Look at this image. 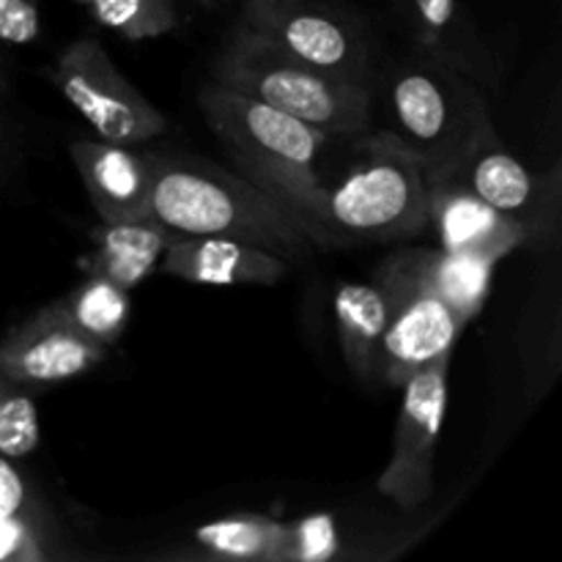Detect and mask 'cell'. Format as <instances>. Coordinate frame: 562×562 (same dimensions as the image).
Here are the masks:
<instances>
[{"label":"cell","instance_id":"6da1fadb","mask_svg":"<svg viewBox=\"0 0 562 562\" xmlns=\"http://www.w3.org/2000/svg\"><path fill=\"white\" fill-rule=\"evenodd\" d=\"M151 217L190 236H225L267 247L285 261L311 252L300 220L274 195L201 157L151 151Z\"/></svg>","mask_w":562,"mask_h":562},{"label":"cell","instance_id":"7a4b0ae2","mask_svg":"<svg viewBox=\"0 0 562 562\" xmlns=\"http://www.w3.org/2000/svg\"><path fill=\"white\" fill-rule=\"evenodd\" d=\"M201 110L241 173L278 198L300 220L313 245H322L318 214L324 184L316 159L327 135L214 80L201 91Z\"/></svg>","mask_w":562,"mask_h":562},{"label":"cell","instance_id":"3957f363","mask_svg":"<svg viewBox=\"0 0 562 562\" xmlns=\"http://www.w3.org/2000/svg\"><path fill=\"white\" fill-rule=\"evenodd\" d=\"M387 130L423 162L428 187L448 179L483 140L497 135L475 77L412 53L387 80Z\"/></svg>","mask_w":562,"mask_h":562},{"label":"cell","instance_id":"277c9868","mask_svg":"<svg viewBox=\"0 0 562 562\" xmlns=\"http://www.w3.org/2000/svg\"><path fill=\"white\" fill-rule=\"evenodd\" d=\"M214 82L300 119L327 137H360L371 126V86L313 69L241 22L214 60Z\"/></svg>","mask_w":562,"mask_h":562},{"label":"cell","instance_id":"5b68a950","mask_svg":"<svg viewBox=\"0 0 562 562\" xmlns=\"http://www.w3.org/2000/svg\"><path fill=\"white\" fill-rule=\"evenodd\" d=\"M428 176L423 162L390 132H373L360 162L335 187H324L322 247L349 239L398 241L428 228Z\"/></svg>","mask_w":562,"mask_h":562},{"label":"cell","instance_id":"8992f818","mask_svg":"<svg viewBox=\"0 0 562 562\" xmlns=\"http://www.w3.org/2000/svg\"><path fill=\"white\" fill-rule=\"evenodd\" d=\"M373 280L382 285L390 305L387 329L379 349L376 382L401 390L420 368L445 351H453L467 324L426 283L412 250L390 256L376 269Z\"/></svg>","mask_w":562,"mask_h":562},{"label":"cell","instance_id":"52a82bcc","mask_svg":"<svg viewBox=\"0 0 562 562\" xmlns=\"http://www.w3.org/2000/svg\"><path fill=\"white\" fill-rule=\"evenodd\" d=\"M241 25L313 69L371 86V38L360 20L322 0H245Z\"/></svg>","mask_w":562,"mask_h":562},{"label":"cell","instance_id":"ba28073f","mask_svg":"<svg viewBox=\"0 0 562 562\" xmlns=\"http://www.w3.org/2000/svg\"><path fill=\"white\" fill-rule=\"evenodd\" d=\"M49 77L102 140L146 146L168 130L165 115L115 69L99 38L80 36L66 44Z\"/></svg>","mask_w":562,"mask_h":562},{"label":"cell","instance_id":"9c48e42d","mask_svg":"<svg viewBox=\"0 0 562 562\" xmlns=\"http://www.w3.org/2000/svg\"><path fill=\"white\" fill-rule=\"evenodd\" d=\"M450 362L453 351H445L401 387L404 395L395 420L393 453L376 481L379 494L401 510L420 508L434 494L437 448L448 409Z\"/></svg>","mask_w":562,"mask_h":562},{"label":"cell","instance_id":"30bf717a","mask_svg":"<svg viewBox=\"0 0 562 562\" xmlns=\"http://www.w3.org/2000/svg\"><path fill=\"white\" fill-rule=\"evenodd\" d=\"M475 192L481 201L525 225L532 239H543L560 223V170L538 176L508 154L499 137L483 140L448 179Z\"/></svg>","mask_w":562,"mask_h":562},{"label":"cell","instance_id":"8fae6325","mask_svg":"<svg viewBox=\"0 0 562 562\" xmlns=\"http://www.w3.org/2000/svg\"><path fill=\"white\" fill-rule=\"evenodd\" d=\"M108 355L49 302L0 338V373L20 387H49L93 371Z\"/></svg>","mask_w":562,"mask_h":562},{"label":"cell","instance_id":"7c38bea8","mask_svg":"<svg viewBox=\"0 0 562 562\" xmlns=\"http://www.w3.org/2000/svg\"><path fill=\"white\" fill-rule=\"evenodd\" d=\"M71 162L86 184L88 201L99 223H130L151 217V151H137L124 143L75 140Z\"/></svg>","mask_w":562,"mask_h":562},{"label":"cell","instance_id":"4fadbf2b","mask_svg":"<svg viewBox=\"0 0 562 562\" xmlns=\"http://www.w3.org/2000/svg\"><path fill=\"white\" fill-rule=\"evenodd\" d=\"M428 225L437 228L439 247L461 256H475L483 261L499 263L505 256L532 241L530 231L508 214L497 212L475 192L437 181L428 195Z\"/></svg>","mask_w":562,"mask_h":562},{"label":"cell","instance_id":"5bb4252c","mask_svg":"<svg viewBox=\"0 0 562 562\" xmlns=\"http://www.w3.org/2000/svg\"><path fill=\"white\" fill-rule=\"evenodd\" d=\"M289 263L267 247L239 239L179 234L157 269L201 285H274L289 274Z\"/></svg>","mask_w":562,"mask_h":562},{"label":"cell","instance_id":"9a60e30c","mask_svg":"<svg viewBox=\"0 0 562 562\" xmlns=\"http://www.w3.org/2000/svg\"><path fill=\"white\" fill-rule=\"evenodd\" d=\"M176 236L179 234L173 228L154 217L99 223L91 231V252L77 261V269L86 278H102L132 291L151 278Z\"/></svg>","mask_w":562,"mask_h":562},{"label":"cell","instance_id":"2e32d148","mask_svg":"<svg viewBox=\"0 0 562 562\" xmlns=\"http://www.w3.org/2000/svg\"><path fill=\"white\" fill-rule=\"evenodd\" d=\"M415 49L456 66L477 82H488L494 66L483 49L461 0H401Z\"/></svg>","mask_w":562,"mask_h":562},{"label":"cell","instance_id":"e0dca14e","mask_svg":"<svg viewBox=\"0 0 562 562\" xmlns=\"http://www.w3.org/2000/svg\"><path fill=\"white\" fill-rule=\"evenodd\" d=\"M333 305L346 366L360 382H376L379 349H382L390 318L387 294L376 280L373 283H340Z\"/></svg>","mask_w":562,"mask_h":562},{"label":"cell","instance_id":"ac0fdd59","mask_svg":"<svg viewBox=\"0 0 562 562\" xmlns=\"http://www.w3.org/2000/svg\"><path fill=\"white\" fill-rule=\"evenodd\" d=\"M417 269L426 283L437 291L439 300L456 313L464 324L475 322L492 291V274L497 263L483 261L475 256H461L437 247H417L412 250Z\"/></svg>","mask_w":562,"mask_h":562},{"label":"cell","instance_id":"d6986e66","mask_svg":"<svg viewBox=\"0 0 562 562\" xmlns=\"http://www.w3.org/2000/svg\"><path fill=\"white\" fill-rule=\"evenodd\" d=\"M64 316L97 344L113 349L130 324V291L102 278H86L66 296L55 300Z\"/></svg>","mask_w":562,"mask_h":562},{"label":"cell","instance_id":"ffe728a7","mask_svg":"<svg viewBox=\"0 0 562 562\" xmlns=\"http://www.w3.org/2000/svg\"><path fill=\"white\" fill-rule=\"evenodd\" d=\"M280 521L258 514L225 516L192 532V547L209 560L274 562Z\"/></svg>","mask_w":562,"mask_h":562},{"label":"cell","instance_id":"44dd1931","mask_svg":"<svg viewBox=\"0 0 562 562\" xmlns=\"http://www.w3.org/2000/svg\"><path fill=\"white\" fill-rule=\"evenodd\" d=\"M362 547L360 536H351L333 514H311L305 519L280 521L274 562H333L357 560L351 549Z\"/></svg>","mask_w":562,"mask_h":562},{"label":"cell","instance_id":"7402d4cb","mask_svg":"<svg viewBox=\"0 0 562 562\" xmlns=\"http://www.w3.org/2000/svg\"><path fill=\"white\" fill-rule=\"evenodd\" d=\"M97 25L126 42H146L179 27L176 0H75Z\"/></svg>","mask_w":562,"mask_h":562},{"label":"cell","instance_id":"603a6c76","mask_svg":"<svg viewBox=\"0 0 562 562\" xmlns=\"http://www.w3.org/2000/svg\"><path fill=\"white\" fill-rule=\"evenodd\" d=\"M42 442L38 409L25 387L0 373V453L16 461L31 456Z\"/></svg>","mask_w":562,"mask_h":562},{"label":"cell","instance_id":"cb8c5ba5","mask_svg":"<svg viewBox=\"0 0 562 562\" xmlns=\"http://www.w3.org/2000/svg\"><path fill=\"white\" fill-rule=\"evenodd\" d=\"M64 558L55 525L0 514V562H47Z\"/></svg>","mask_w":562,"mask_h":562},{"label":"cell","instance_id":"d4e9b609","mask_svg":"<svg viewBox=\"0 0 562 562\" xmlns=\"http://www.w3.org/2000/svg\"><path fill=\"white\" fill-rule=\"evenodd\" d=\"M0 514L25 516L38 525H53V516H49L38 488L3 453H0Z\"/></svg>","mask_w":562,"mask_h":562},{"label":"cell","instance_id":"484cf974","mask_svg":"<svg viewBox=\"0 0 562 562\" xmlns=\"http://www.w3.org/2000/svg\"><path fill=\"white\" fill-rule=\"evenodd\" d=\"M42 38V0H0V44L25 47Z\"/></svg>","mask_w":562,"mask_h":562},{"label":"cell","instance_id":"4316f807","mask_svg":"<svg viewBox=\"0 0 562 562\" xmlns=\"http://www.w3.org/2000/svg\"><path fill=\"white\" fill-rule=\"evenodd\" d=\"M16 168H20V140H16L14 124L5 115V108L0 104V184H5L16 173Z\"/></svg>","mask_w":562,"mask_h":562},{"label":"cell","instance_id":"83f0119b","mask_svg":"<svg viewBox=\"0 0 562 562\" xmlns=\"http://www.w3.org/2000/svg\"><path fill=\"white\" fill-rule=\"evenodd\" d=\"M198 3H201V5H206V9H212V5H220V3H225V0H198Z\"/></svg>","mask_w":562,"mask_h":562},{"label":"cell","instance_id":"f1b7e54d","mask_svg":"<svg viewBox=\"0 0 562 562\" xmlns=\"http://www.w3.org/2000/svg\"><path fill=\"white\" fill-rule=\"evenodd\" d=\"M5 69V60H3V53H0V71H3ZM0 82H3V80H0Z\"/></svg>","mask_w":562,"mask_h":562}]
</instances>
